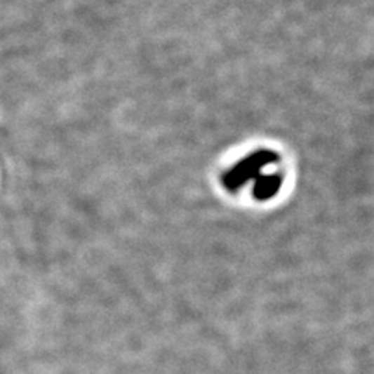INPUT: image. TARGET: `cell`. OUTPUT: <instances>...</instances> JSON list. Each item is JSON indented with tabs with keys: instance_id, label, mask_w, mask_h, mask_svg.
Wrapping results in <instances>:
<instances>
[{
	"instance_id": "obj_1",
	"label": "cell",
	"mask_w": 374,
	"mask_h": 374,
	"mask_svg": "<svg viewBox=\"0 0 374 374\" xmlns=\"http://www.w3.org/2000/svg\"><path fill=\"white\" fill-rule=\"evenodd\" d=\"M276 159V154L272 152H259L256 154H251L246 159L231 168V171L225 175L223 185L228 190H237L241 189L246 181L253 178H258L260 171L268 164Z\"/></svg>"
},
{
	"instance_id": "obj_2",
	"label": "cell",
	"mask_w": 374,
	"mask_h": 374,
	"mask_svg": "<svg viewBox=\"0 0 374 374\" xmlns=\"http://www.w3.org/2000/svg\"><path fill=\"white\" fill-rule=\"evenodd\" d=\"M281 182L282 178L279 175H259L253 194L259 201H265L279 192Z\"/></svg>"
}]
</instances>
